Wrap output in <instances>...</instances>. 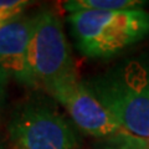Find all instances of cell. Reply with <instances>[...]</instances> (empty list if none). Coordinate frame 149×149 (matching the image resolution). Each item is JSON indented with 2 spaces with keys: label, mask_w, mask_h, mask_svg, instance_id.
<instances>
[{
  "label": "cell",
  "mask_w": 149,
  "mask_h": 149,
  "mask_svg": "<svg viewBox=\"0 0 149 149\" xmlns=\"http://www.w3.org/2000/svg\"><path fill=\"white\" fill-rule=\"evenodd\" d=\"M10 78L11 77L9 76V73L4 68L0 67V108H1V106L4 103V100H5L8 83H9V80H10Z\"/></svg>",
  "instance_id": "cell-10"
},
{
  "label": "cell",
  "mask_w": 149,
  "mask_h": 149,
  "mask_svg": "<svg viewBox=\"0 0 149 149\" xmlns=\"http://www.w3.org/2000/svg\"><path fill=\"white\" fill-rule=\"evenodd\" d=\"M45 91L63 107L74 127L87 136L100 141L132 136L77 74L52 83Z\"/></svg>",
  "instance_id": "cell-5"
},
{
  "label": "cell",
  "mask_w": 149,
  "mask_h": 149,
  "mask_svg": "<svg viewBox=\"0 0 149 149\" xmlns=\"http://www.w3.org/2000/svg\"><path fill=\"white\" fill-rule=\"evenodd\" d=\"M34 16L24 14L0 27V67L20 85L34 87L29 49L34 29Z\"/></svg>",
  "instance_id": "cell-6"
},
{
  "label": "cell",
  "mask_w": 149,
  "mask_h": 149,
  "mask_svg": "<svg viewBox=\"0 0 149 149\" xmlns=\"http://www.w3.org/2000/svg\"><path fill=\"white\" fill-rule=\"evenodd\" d=\"M92 149H149V142L133 136L100 141Z\"/></svg>",
  "instance_id": "cell-8"
},
{
  "label": "cell",
  "mask_w": 149,
  "mask_h": 149,
  "mask_svg": "<svg viewBox=\"0 0 149 149\" xmlns=\"http://www.w3.org/2000/svg\"><path fill=\"white\" fill-rule=\"evenodd\" d=\"M133 137L149 139V67L129 60L85 82Z\"/></svg>",
  "instance_id": "cell-1"
},
{
  "label": "cell",
  "mask_w": 149,
  "mask_h": 149,
  "mask_svg": "<svg viewBox=\"0 0 149 149\" xmlns=\"http://www.w3.org/2000/svg\"><path fill=\"white\" fill-rule=\"evenodd\" d=\"M146 1L141 0H70L63 3L68 13L96 10V11H118L129 9H143Z\"/></svg>",
  "instance_id": "cell-7"
},
{
  "label": "cell",
  "mask_w": 149,
  "mask_h": 149,
  "mask_svg": "<svg viewBox=\"0 0 149 149\" xmlns=\"http://www.w3.org/2000/svg\"><path fill=\"white\" fill-rule=\"evenodd\" d=\"M67 21L78 51L90 58H111L149 35V13L144 9L76 11Z\"/></svg>",
  "instance_id": "cell-2"
},
{
  "label": "cell",
  "mask_w": 149,
  "mask_h": 149,
  "mask_svg": "<svg viewBox=\"0 0 149 149\" xmlns=\"http://www.w3.org/2000/svg\"><path fill=\"white\" fill-rule=\"evenodd\" d=\"M11 149H77V130L58 109L42 98L20 103L8 123Z\"/></svg>",
  "instance_id": "cell-3"
},
{
  "label": "cell",
  "mask_w": 149,
  "mask_h": 149,
  "mask_svg": "<svg viewBox=\"0 0 149 149\" xmlns=\"http://www.w3.org/2000/svg\"><path fill=\"white\" fill-rule=\"evenodd\" d=\"M29 4L30 1L26 0H0V27L22 15Z\"/></svg>",
  "instance_id": "cell-9"
},
{
  "label": "cell",
  "mask_w": 149,
  "mask_h": 149,
  "mask_svg": "<svg viewBox=\"0 0 149 149\" xmlns=\"http://www.w3.org/2000/svg\"><path fill=\"white\" fill-rule=\"evenodd\" d=\"M29 66L34 87L44 90L65 77L77 74L62 20L49 9L35 14Z\"/></svg>",
  "instance_id": "cell-4"
}]
</instances>
